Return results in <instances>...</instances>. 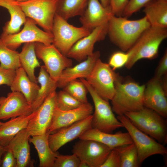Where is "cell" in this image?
<instances>
[{
    "instance_id": "obj_23",
    "label": "cell",
    "mask_w": 167,
    "mask_h": 167,
    "mask_svg": "<svg viewBox=\"0 0 167 167\" xmlns=\"http://www.w3.org/2000/svg\"><path fill=\"white\" fill-rule=\"evenodd\" d=\"M0 6L7 9L10 19L2 28L0 36L14 34L19 32L25 22L26 17L18 2L15 0H0Z\"/></svg>"
},
{
    "instance_id": "obj_19",
    "label": "cell",
    "mask_w": 167,
    "mask_h": 167,
    "mask_svg": "<svg viewBox=\"0 0 167 167\" xmlns=\"http://www.w3.org/2000/svg\"><path fill=\"white\" fill-rule=\"evenodd\" d=\"M113 15L110 7H104L98 0H89L79 21L82 26L91 32L95 28L107 24Z\"/></svg>"
},
{
    "instance_id": "obj_48",
    "label": "cell",
    "mask_w": 167,
    "mask_h": 167,
    "mask_svg": "<svg viewBox=\"0 0 167 167\" xmlns=\"http://www.w3.org/2000/svg\"><path fill=\"white\" fill-rule=\"evenodd\" d=\"M163 0L165 1H167V0Z\"/></svg>"
},
{
    "instance_id": "obj_29",
    "label": "cell",
    "mask_w": 167,
    "mask_h": 167,
    "mask_svg": "<svg viewBox=\"0 0 167 167\" xmlns=\"http://www.w3.org/2000/svg\"><path fill=\"white\" fill-rule=\"evenodd\" d=\"M19 56L21 67L32 81L37 83L35 69L41 66L36 54L35 42L24 44Z\"/></svg>"
},
{
    "instance_id": "obj_17",
    "label": "cell",
    "mask_w": 167,
    "mask_h": 167,
    "mask_svg": "<svg viewBox=\"0 0 167 167\" xmlns=\"http://www.w3.org/2000/svg\"><path fill=\"white\" fill-rule=\"evenodd\" d=\"M32 112L31 106L21 93L11 91L0 97V120H6Z\"/></svg>"
},
{
    "instance_id": "obj_36",
    "label": "cell",
    "mask_w": 167,
    "mask_h": 167,
    "mask_svg": "<svg viewBox=\"0 0 167 167\" xmlns=\"http://www.w3.org/2000/svg\"><path fill=\"white\" fill-rule=\"evenodd\" d=\"M129 55L126 52L117 51L111 56L109 61V65L114 71L125 66L129 59Z\"/></svg>"
},
{
    "instance_id": "obj_8",
    "label": "cell",
    "mask_w": 167,
    "mask_h": 167,
    "mask_svg": "<svg viewBox=\"0 0 167 167\" xmlns=\"http://www.w3.org/2000/svg\"><path fill=\"white\" fill-rule=\"evenodd\" d=\"M121 77L99 58L85 79L99 95L109 101L114 95L116 81Z\"/></svg>"
},
{
    "instance_id": "obj_38",
    "label": "cell",
    "mask_w": 167,
    "mask_h": 167,
    "mask_svg": "<svg viewBox=\"0 0 167 167\" xmlns=\"http://www.w3.org/2000/svg\"><path fill=\"white\" fill-rule=\"evenodd\" d=\"M121 160L118 151L115 148L110 151L101 167H120Z\"/></svg>"
},
{
    "instance_id": "obj_26",
    "label": "cell",
    "mask_w": 167,
    "mask_h": 167,
    "mask_svg": "<svg viewBox=\"0 0 167 167\" xmlns=\"http://www.w3.org/2000/svg\"><path fill=\"white\" fill-rule=\"evenodd\" d=\"M49 134L30 136L29 140L34 146L39 160L40 167H54L56 156L58 153L54 152L49 144Z\"/></svg>"
},
{
    "instance_id": "obj_37",
    "label": "cell",
    "mask_w": 167,
    "mask_h": 167,
    "mask_svg": "<svg viewBox=\"0 0 167 167\" xmlns=\"http://www.w3.org/2000/svg\"><path fill=\"white\" fill-rule=\"evenodd\" d=\"M151 0H129L122 16L128 18L144 6Z\"/></svg>"
},
{
    "instance_id": "obj_9",
    "label": "cell",
    "mask_w": 167,
    "mask_h": 167,
    "mask_svg": "<svg viewBox=\"0 0 167 167\" xmlns=\"http://www.w3.org/2000/svg\"><path fill=\"white\" fill-rule=\"evenodd\" d=\"M24 24L22 30L17 33L0 36V39L9 48L16 50L22 44L29 42L52 44L53 36L52 33L39 28L32 19L27 17Z\"/></svg>"
},
{
    "instance_id": "obj_46",
    "label": "cell",
    "mask_w": 167,
    "mask_h": 167,
    "mask_svg": "<svg viewBox=\"0 0 167 167\" xmlns=\"http://www.w3.org/2000/svg\"><path fill=\"white\" fill-rule=\"evenodd\" d=\"M17 2H22L27 1L29 0H15Z\"/></svg>"
},
{
    "instance_id": "obj_16",
    "label": "cell",
    "mask_w": 167,
    "mask_h": 167,
    "mask_svg": "<svg viewBox=\"0 0 167 167\" xmlns=\"http://www.w3.org/2000/svg\"><path fill=\"white\" fill-rule=\"evenodd\" d=\"M107 24L98 26L87 36L76 42L71 48L66 56L82 62L93 53L95 44L104 39L107 34Z\"/></svg>"
},
{
    "instance_id": "obj_45",
    "label": "cell",
    "mask_w": 167,
    "mask_h": 167,
    "mask_svg": "<svg viewBox=\"0 0 167 167\" xmlns=\"http://www.w3.org/2000/svg\"><path fill=\"white\" fill-rule=\"evenodd\" d=\"M79 167H90V166L86 162L80 161Z\"/></svg>"
},
{
    "instance_id": "obj_11",
    "label": "cell",
    "mask_w": 167,
    "mask_h": 167,
    "mask_svg": "<svg viewBox=\"0 0 167 167\" xmlns=\"http://www.w3.org/2000/svg\"><path fill=\"white\" fill-rule=\"evenodd\" d=\"M35 50L37 58L43 61L47 71L55 82L64 69L72 66L71 58L62 54L52 44L35 42Z\"/></svg>"
},
{
    "instance_id": "obj_24",
    "label": "cell",
    "mask_w": 167,
    "mask_h": 167,
    "mask_svg": "<svg viewBox=\"0 0 167 167\" xmlns=\"http://www.w3.org/2000/svg\"><path fill=\"white\" fill-rule=\"evenodd\" d=\"M15 71V77L10 86L11 90L22 93L31 106L36 98L40 86L30 79L21 67Z\"/></svg>"
},
{
    "instance_id": "obj_40",
    "label": "cell",
    "mask_w": 167,
    "mask_h": 167,
    "mask_svg": "<svg viewBox=\"0 0 167 167\" xmlns=\"http://www.w3.org/2000/svg\"><path fill=\"white\" fill-rule=\"evenodd\" d=\"M129 0H110L109 7L113 14L122 16Z\"/></svg>"
},
{
    "instance_id": "obj_7",
    "label": "cell",
    "mask_w": 167,
    "mask_h": 167,
    "mask_svg": "<svg viewBox=\"0 0 167 167\" xmlns=\"http://www.w3.org/2000/svg\"><path fill=\"white\" fill-rule=\"evenodd\" d=\"M117 118L127 130L136 147L140 165L145 159L153 155L167 154V149L163 145L139 129L124 115H118Z\"/></svg>"
},
{
    "instance_id": "obj_10",
    "label": "cell",
    "mask_w": 167,
    "mask_h": 167,
    "mask_svg": "<svg viewBox=\"0 0 167 167\" xmlns=\"http://www.w3.org/2000/svg\"><path fill=\"white\" fill-rule=\"evenodd\" d=\"M59 0H29L17 2L26 17L34 20L44 31L51 33Z\"/></svg>"
},
{
    "instance_id": "obj_34",
    "label": "cell",
    "mask_w": 167,
    "mask_h": 167,
    "mask_svg": "<svg viewBox=\"0 0 167 167\" xmlns=\"http://www.w3.org/2000/svg\"><path fill=\"white\" fill-rule=\"evenodd\" d=\"M56 103V107L63 111L77 108L84 104L63 90L57 93Z\"/></svg>"
},
{
    "instance_id": "obj_4",
    "label": "cell",
    "mask_w": 167,
    "mask_h": 167,
    "mask_svg": "<svg viewBox=\"0 0 167 167\" xmlns=\"http://www.w3.org/2000/svg\"><path fill=\"white\" fill-rule=\"evenodd\" d=\"M124 115L142 131L160 143H167V122L155 111L144 107L138 111L127 112Z\"/></svg>"
},
{
    "instance_id": "obj_41",
    "label": "cell",
    "mask_w": 167,
    "mask_h": 167,
    "mask_svg": "<svg viewBox=\"0 0 167 167\" xmlns=\"http://www.w3.org/2000/svg\"><path fill=\"white\" fill-rule=\"evenodd\" d=\"M167 51L165 50L161 59L156 70L154 77L159 79L167 75Z\"/></svg>"
},
{
    "instance_id": "obj_20",
    "label": "cell",
    "mask_w": 167,
    "mask_h": 167,
    "mask_svg": "<svg viewBox=\"0 0 167 167\" xmlns=\"http://www.w3.org/2000/svg\"><path fill=\"white\" fill-rule=\"evenodd\" d=\"M100 56L99 51L93 52L79 63L64 69L57 82L58 87L63 88L68 83L77 79H86L91 73Z\"/></svg>"
},
{
    "instance_id": "obj_21",
    "label": "cell",
    "mask_w": 167,
    "mask_h": 167,
    "mask_svg": "<svg viewBox=\"0 0 167 167\" xmlns=\"http://www.w3.org/2000/svg\"><path fill=\"white\" fill-rule=\"evenodd\" d=\"M30 136L26 128L19 131L5 147L12 152L16 159V167H33L31 159L29 139Z\"/></svg>"
},
{
    "instance_id": "obj_31",
    "label": "cell",
    "mask_w": 167,
    "mask_h": 167,
    "mask_svg": "<svg viewBox=\"0 0 167 167\" xmlns=\"http://www.w3.org/2000/svg\"><path fill=\"white\" fill-rule=\"evenodd\" d=\"M19 53L8 47L0 39V66L16 70L21 67Z\"/></svg>"
},
{
    "instance_id": "obj_39",
    "label": "cell",
    "mask_w": 167,
    "mask_h": 167,
    "mask_svg": "<svg viewBox=\"0 0 167 167\" xmlns=\"http://www.w3.org/2000/svg\"><path fill=\"white\" fill-rule=\"evenodd\" d=\"M16 74L15 70L6 69L0 66V85H6L10 87Z\"/></svg>"
},
{
    "instance_id": "obj_35",
    "label": "cell",
    "mask_w": 167,
    "mask_h": 167,
    "mask_svg": "<svg viewBox=\"0 0 167 167\" xmlns=\"http://www.w3.org/2000/svg\"><path fill=\"white\" fill-rule=\"evenodd\" d=\"M80 160L75 154L62 155L58 153L54 167H79Z\"/></svg>"
},
{
    "instance_id": "obj_25",
    "label": "cell",
    "mask_w": 167,
    "mask_h": 167,
    "mask_svg": "<svg viewBox=\"0 0 167 167\" xmlns=\"http://www.w3.org/2000/svg\"><path fill=\"white\" fill-rule=\"evenodd\" d=\"M36 110L27 115L12 118L0 126V144L7 146L13 138L21 130L26 128L28 122L36 114Z\"/></svg>"
},
{
    "instance_id": "obj_28",
    "label": "cell",
    "mask_w": 167,
    "mask_h": 167,
    "mask_svg": "<svg viewBox=\"0 0 167 167\" xmlns=\"http://www.w3.org/2000/svg\"><path fill=\"white\" fill-rule=\"evenodd\" d=\"M37 79L40 86L36 98L31 105L32 112L36 110L49 95L58 88L57 82L51 79L44 66H40Z\"/></svg>"
},
{
    "instance_id": "obj_27",
    "label": "cell",
    "mask_w": 167,
    "mask_h": 167,
    "mask_svg": "<svg viewBox=\"0 0 167 167\" xmlns=\"http://www.w3.org/2000/svg\"><path fill=\"white\" fill-rule=\"evenodd\" d=\"M143 12L151 26L167 28V1L151 0Z\"/></svg>"
},
{
    "instance_id": "obj_1",
    "label": "cell",
    "mask_w": 167,
    "mask_h": 167,
    "mask_svg": "<svg viewBox=\"0 0 167 167\" xmlns=\"http://www.w3.org/2000/svg\"><path fill=\"white\" fill-rule=\"evenodd\" d=\"M150 26L145 16L131 20L125 17L113 15L108 22L107 34L113 44L123 51H127Z\"/></svg>"
},
{
    "instance_id": "obj_42",
    "label": "cell",
    "mask_w": 167,
    "mask_h": 167,
    "mask_svg": "<svg viewBox=\"0 0 167 167\" xmlns=\"http://www.w3.org/2000/svg\"><path fill=\"white\" fill-rule=\"evenodd\" d=\"M6 150L4 156L2 160L1 167H16V160L12 152L9 149Z\"/></svg>"
},
{
    "instance_id": "obj_33",
    "label": "cell",
    "mask_w": 167,
    "mask_h": 167,
    "mask_svg": "<svg viewBox=\"0 0 167 167\" xmlns=\"http://www.w3.org/2000/svg\"><path fill=\"white\" fill-rule=\"evenodd\" d=\"M63 90L83 103H87V89L84 84L80 80L71 81L63 88Z\"/></svg>"
},
{
    "instance_id": "obj_32",
    "label": "cell",
    "mask_w": 167,
    "mask_h": 167,
    "mask_svg": "<svg viewBox=\"0 0 167 167\" xmlns=\"http://www.w3.org/2000/svg\"><path fill=\"white\" fill-rule=\"evenodd\" d=\"M120 157V167H138L139 164L137 150L135 144L122 145L115 148Z\"/></svg>"
},
{
    "instance_id": "obj_15",
    "label": "cell",
    "mask_w": 167,
    "mask_h": 167,
    "mask_svg": "<svg viewBox=\"0 0 167 167\" xmlns=\"http://www.w3.org/2000/svg\"><path fill=\"white\" fill-rule=\"evenodd\" d=\"M167 93L163 87L161 79L154 77L145 85L143 97L144 106L166 118Z\"/></svg>"
},
{
    "instance_id": "obj_12",
    "label": "cell",
    "mask_w": 167,
    "mask_h": 167,
    "mask_svg": "<svg viewBox=\"0 0 167 167\" xmlns=\"http://www.w3.org/2000/svg\"><path fill=\"white\" fill-rule=\"evenodd\" d=\"M112 149L98 141L80 139L73 146L72 152L90 167H101Z\"/></svg>"
},
{
    "instance_id": "obj_43",
    "label": "cell",
    "mask_w": 167,
    "mask_h": 167,
    "mask_svg": "<svg viewBox=\"0 0 167 167\" xmlns=\"http://www.w3.org/2000/svg\"><path fill=\"white\" fill-rule=\"evenodd\" d=\"M6 151V150L5 147L3 146L0 144V166L1 165L2 160L1 157L3 155Z\"/></svg>"
},
{
    "instance_id": "obj_13",
    "label": "cell",
    "mask_w": 167,
    "mask_h": 167,
    "mask_svg": "<svg viewBox=\"0 0 167 167\" xmlns=\"http://www.w3.org/2000/svg\"><path fill=\"white\" fill-rule=\"evenodd\" d=\"M57 92L51 93L36 110L35 115L29 120L26 128L30 136L48 133L56 107Z\"/></svg>"
},
{
    "instance_id": "obj_44",
    "label": "cell",
    "mask_w": 167,
    "mask_h": 167,
    "mask_svg": "<svg viewBox=\"0 0 167 167\" xmlns=\"http://www.w3.org/2000/svg\"><path fill=\"white\" fill-rule=\"evenodd\" d=\"M102 5L105 7H109L110 0H100Z\"/></svg>"
},
{
    "instance_id": "obj_14",
    "label": "cell",
    "mask_w": 167,
    "mask_h": 167,
    "mask_svg": "<svg viewBox=\"0 0 167 167\" xmlns=\"http://www.w3.org/2000/svg\"><path fill=\"white\" fill-rule=\"evenodd\" d=\"M92 115L69 126L60 128L49 134V145L54 152L61 147L79 137L85 131L92 127Z\"/></svg>"
},
{
    "instance_id": "obj_2",
    "label": "cell",
    "mask_w": 167,
    "mask_h": 167,
    "mask_svg": "<svg viewBox=\"0 0 167 167\" xmlns=\"http://www.w3.org/2000/svg\"><path fill=\"white\" fill-rule=\"evenodd\" d=\"M167 37V28L150 26L127 51L129 58L125 66L126 67L131 68L138 61L142 59H151L156 58L158 55L160 45Z\"/></svg>"
},
{
    "instance_id": "obj_47",
    "label": "cell",
    "mask_w": 167,
    "mask_h": 167,
    "mask_svg": "<svg viewBox=\"0 0 167 167\" xmlns=\"http://www.w3.org/2000/svg\"><path fill=\"white\" fill-rule=\"evenodd\" d=\"M3 122H0V126L3 123Z\"/></svg>"
},
{
    "instance_id": "obj_30",
    "label": "cell",
    "mask_w": 167,
    "mask_h": 167,
    "mask_svg": "<svg viewBox=\"0 0 167 167\" xmlns=\"http://www.w3.org/2000/svg\"><path fill=\"white\" fill-rule=\"evenodd\" d=\"M89 0H59L56 14L67 20L75 16H81Z\"/></svg>"
},
{
    "instance_id": "obj_3",
    "label": "cell",
    "mask_w": 167,
    "mask_h": 167,
    "mask_svg": "<svg viewBox=\"0 0 167 167\" xmlns=\"http://www.w3.org/2000/svg\"><path fill=\"white\" fill-rule=\"evenodd\" d=\"M145 85L132 81L122 82L121 77L116 81L115 92L111 100L112 108L118 115L138 111L144 106L143 94Z\"/></svg>"
},
{
    "instance_id": "obj_18",
    "label": "cell",
    "mask_w": 167,
    "mask_h": 167,
    "mask_svg": "<svg viewBox=\"0 0 167 167\" xmlns=\"http://www.w3.org/2000/svg\"><path fill=\"white\" fill-rule=\"evenodd\" d=\"M93 110L92 105L88 102L77 108L66 111L61 110L56 107L48 133H52L87 118L92 115Z\"/></svg>"
},
{
    "instance_id": "obj_5",
    "label": "cell",
    "mask_w": 167,
    "mask_h": 167,
    "mask_svg": "<svg viewBox=\"0 0 167 167\" xmlns=\"http://www.w3.org/2000/svg\"><path fill=\"white\" fill-rule=\"evenodd\" d=\"M79 79L84 84L94 104L95 110L92 114V127L112 133L116 129L123 127L122 123L115 117L109 101L99 95L85 79Z\"/></svg>"
},
{
    "instance_id": "obj_22",
    "label": "cell",
    "mask_w": 167,
    "mask_h": 167,
    "mask_svg": "<svg viewBox=\"0 0 167 167\" xmlns=\"http://www.w3.org/2000/svg\"><path fill=\"white\" fill-rule=\"evenodd\" d=\"M79 138L80 139L96 141L108 146L112 149L133 143L128 132L120 131L112 134L103 132L92 127L84 132Z\"/></svg>"
},
{
    "instance_id": "obj_6",
    "label": "cell",
    "mask_w": 167,
    "mask_h": 167,
    "mask_svg": "<svg viewBox=\"0 0 167 167\" xmlns=\"http://www.w3.org/2000/svg\"><path fill=\"white\" fill-rule=\"evenodd\" d=\"M67 21L56 14L51 31L53 36L52 44L66 56L76 42L91 32L82 26H74Z\"/></svg>"
}]
</instances>
